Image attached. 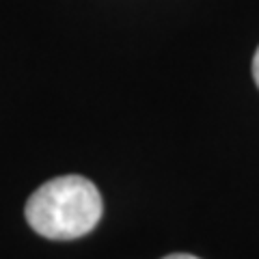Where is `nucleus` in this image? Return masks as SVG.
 I'll list each match as a JSON object with an SVG mask.
<instances>
[{
    "mask_svg": "<svg viewBox=\"0 0 259 259\" xmlns=\"http://www.w3.org/2000/svg\"><path fill=\"white\" fill-rule=\"evenodd\" d=\"M104 214L102 194L82 175L46 182L26 201V221L48 240H76L95 229Z\"/></svg>",
    "mask_w": 259,
    "mask_h": 259,
    "instance_id": "1",
    "label": "nucleus"
},
{
    "mask_svg": "<svg viewBox=\"0 0 259 259\" xmlns=\"http://www.w3.org/2000/svg\"><path fill=\"white\" fill-rule=\"evenodd\" d=\"M253 78H255V82L259 87V48L255 52V59H253Z\"/></svg>",
    "mask_w": 259,
    "mask_h": 259,
    "instance_id": "2",
    "label": "nucleus"
},
{
    "mask_svg": "<svg viewBox=\"0 0 259 259\" xmlns=\"http://www.w3.org/2000/svg\"><path fill=\"white\" fill-rule=\"evenodd\" d=\"M162 259H199V257L186 255V253H175V255H166V257H162Z\"/></svg>",
    "mask_w": 259,
    "mask_h": 259,
    "instance_id": "3",
    "label": "nucleus"
}]
</instances>
